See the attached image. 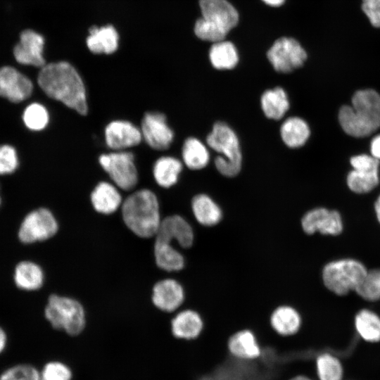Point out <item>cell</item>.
I'll list each match as a JSON object with an SVG mask.
<instances>
[{"label":"cell","instance_id":"d590c367","mask_svg":"<svg viewBox=\"0 0 380 380\" xmlns=\"http://www.w3.org/2000/svg\"><path fill=\"white\" fill-rule=\"evenodd\" d=\"M0 380H40V375L30 365H18L3 373Z\"/></svg>","mask_w":380,"mask_h":380},{"label":"cell","instance_id":"9c48e42d","mask_svg":"<svg viewBox=\"0 0 380 380\" xmlns=\"http://www.w3.org/2000/svg\"><path fill=\"white\" fill-rule=\"evenodd\" d=\"M200 16L228 35L240 23V13L229 0H198Z\"/></svg>","mask_w":380,"mask_h":380},{"label":"cell","instance_id":"4dcf8cb0","mask_svg":"<svg viewBox=\"0 0 380 380\" xmlns=\"http://www.w3.org/2000/svg\"><path fill=\"white\" fill-rule=\"evenodd\" d=\"M44 275L42 269L35 263L24 261L20 262L15 272L16 285L25 290H36L43 284Z\"/></svg>","mask_w":380,"mask_h":380},{"label":"cell","instance_id":"83f0119b","mask_svg":"<svg viewBox=\"0 0 380 380\" xmlns=\"http://www.w3.org/2000/svg\"><path fill=\"white\" fill-rule=\"evenodd\" d=\"M182 157L185 165L194 170L204 168L210 160L208 147L201 140L192 137L184 141Z\"/></svg>","mask_w":380,"mask_h":380},{"label":"cell","instance_id":"4fadbf2b","mask_svg":"<svg viewBox=\"0 0 380 380\" xmlns=\"http://www.w3.org/2000/svg\"><path fill=\"white\" fill-rule=\"evenodd\" d=\"M44 45V38L42 34L30 29L25 30L13 49L15 59L20 64L42 68L46 64Z\"/></svg>","mask_w":380,"mask_h":380},{"label":"cell","instance_id":"ac0fdd59","mask_svg":"<svg viewBox=\"0 0 380 380\" xmlns=\"http://www.w3.org/2000/svg\"><path fill=\"white\" fill-rule=\"evenodd\" d=\"M184 291L176 280L165 279L158 281L153 286L152 301L160 310L173 312L184 302Z\"/></svg>","mask_w":380,"mask_h":380},{"label":"cell","instance_id":"5bb4252c","mask_svg":"<svg viewBox=\"0 0 380 380\" xmlns=\"http://www.w3.org/2000/svg\"><path fill=\"white\" fill-rule=\"evenodd\" d=\"M33 90L31 80L11 66L0 68V96L11 102L23 101L30 96Z\"/></svg>","mask_w":380,"mask_h":380},{"label":"cell","instance_id":"5b68a950","mask_svg":"<svg viewBox=\"0 0 380 380\" xmlns=\"http://www.w3.org/2000/svg\"><path fill=\"white\" fill-rule=\"evenodd\" d=\"M45 316L52 327L75 336L85 326V313L82 305L76 300L51 295L45 308Z\"/></svg>","mask_w":380,"mask_h":380},{"label":"cell","instance_id":"8fae6325","mask_svg":"<svg viewBox=\"0 0 380 380\" xmlns=\"http://www.w3.org/2000/svg\"><path fill=\"white\" fill-rule=\"evenodd\" d=\"M58 231V223L53 214L46 208L30 213L21 224L18 236L23 243H33L52 237Z\"/></svg>","mask_w":380,"mask_h":380},{"label":"cell","instance_id":"d6a6232c","mask_svg":"<svg viewBox=\"0 0 380 380\" xmlns=\"http://www.w3.org/2000/svg\"><path fill=\"white\" fill-rule=\"evenodd\" d=\"M319 380H341L343 368L339 360L330 354H322L317 360Z\"/></svg>","mask_w":380,"mask_h":380},{"label":"cell","instance_id":"d4e9b609","mask_svg":"<svg viewBox=\"0 0 380 380\" xmlns=\"http://www.w3.org/2000/svg\"><path fill=\"white\" fill-rule=\"evenodd\" d=\"M310 129L308 124L301 118L290 117L280 127V136L284 144L290 148L303 146L308 140Z\"/></svg>","mask_w":380,"mask_h":380},{"label":"cell","instance_id":"b9f144b4","mask_svg":"<svg viewBox=\"0 0 380 380\" xmlns=\"http://www.w3.org/2000/svg\"><path fill=\"white\" fill-rule=\"evenodd\" d=\"M6 335L4 331L0 328V353L4 350L6 344Z\"/></svg>","mask_w":380,"mask_h":380},{"label":"cell","instance_id":"3957f363","mask_svg":"<svg viewBox=\"0 0 380 380\" xmlns=\"http://www.w3.org/2000/svg\"><path fill=\"white\" fill-rule=\"evenodd\" d=\"M122 216L125 225L142 238L155 236L162 220L156 196L146 189L127 197L122 203Z\"/></svg>","mask_w":380,"mask_h":380},{"label":"cell","instance_id":"603a6c76","mask_svg":"<svg viewBox=\"0 0 380 380\" xmlns=\"http://www.w3.org/2000/svg\"><path fill=\"white\" fill-rule=\"evenodd\" d=\"M260 105L264 115L269 119H281L290 107L286 91L280 87L265 91L260 97Z\"/></svg>","mask_w":380,"mask_h":380},{"label":"cell","instance_id":"2e32d148","mask_svg":"<svg viewBox=\"0 0 380 380\" xmlns=\"http://www.w3.org/2000/svg\"><path fill=\"white\" fill-rule=\"evenodd\" d=\"M141 139V129L127 120L112 121L105 129L106 145L114 151H123L135 146Z\"/></svg>","mask_w":380,"mask_h":380},{"label":"cell","instance_id":"7c38bea8","mask_svg":"<svg viewBox=\"0 0 380 380\" xmlns=\"http://www.w3.org/2000/svg\"><path fill=\"white\" fill-rule=\"evenodd\" d=\"M142 139L155 150L167 149L174 139V132L167 122L163 113L147 112L141 123Z\"/></svg>","mask_w":380,"mask_h":380},{"label":"cell","instance_id":"f546056e","mask_svg":"<svg viewBox=\"0 0 380 380\" xmlns=\"http://www.w3.org/2000/svg\"><path fill=\"white\" fill-rule=\"evenodd\" d=\"M154 255L157 265L168 272L179 271L184 266V258L170 242L156 241Z\"/></svg>","mask_w":380,"mask_h":380},{"label":"cell","instance_id":"6da1fadb","mask_svg":"<svg viewBox=\"0 0 380 380\" xmlns=\"http://www.w3.org/2000/svg\"><path fill=\"white\" fill-rule=\"evenodd\" d=\"M37 82L50 98L82 115L88 112L86 89L76 69L66 61L50 63L41 68Z\"/></svg>","mask_w":380,"mask_h":380},{"label":"cell","instance_id":"277c9868","mask_svg":"<svg viewBox=\"0 0 380 380\" xmlns=\"http://www.w3.org/2000/svg\"><path fill=\"white\" fill-rule=\"evenodd\" d=\"M209 148L218 153L214 165L220 174L226 177L236 176L241 170L242 153L239 139L234 129L226 122H216L207 135Z\"/></svg>","mask_w":380,"mask_h":380},{"label":"cell","instance_id":"1f68e13d","mask_svg":"<svg viewBox=\"0 0 380 380\" xmlns=\"http://www.w3.org/2000/svg\"><path fill=\"white\" fill-rule=\"evenodd\" d=\"M355 324L357 333L365 341H380V318L374 312L368 310L360 311L355 317Z\"/></svg>","mask_w":380,"mask_h":380},{"label":"cell","instance_id":"8992f818","mask_svg":"<svg viewBox=\"0 0 380 380\" xmlns=\"http://www.w3.org/2000/svg\"><path fill=\"white\" fill-rule=\"evenodd\" d=\"M367 272L361 262L352 259L333 261L323 269L322 279L326 287L343 296L357 289Z\"/></svg>","mask_w":380,"mask_h":380},{"label":"cell","instance_id":"74e56055","mask_svg":"<svg viewBox=\"0 0 380 380\" xmlns=\"http://www.w3.org/2000/svg\"><path fill=\"white\" fill-rule=\"evenodd\" d=\"M18 165V160L15 148L9 145L0 146V174L13 172Z\"/></svg>","mask_w":380,"mask_h":380},{"label":"cell","instance_id":"f35d334b","mask_svg":"<svg viewBox=\"0 0 380 380\" xmlns=\"http://www.w3.org/2000/svg\"><path fill=\"white\" fill-rule=\"evenodd\" d=\"M362 9L370 23L380 27V0H362Z\"/></svg>","mask_w":380,"mask_h":380},{"label":"cell","instance_id":"e575fe53","mask_svg":"<svg viewBox=\"0 0 380 380\" xmlns=\"http://www.w3.org/2000/svg\"><path fill=\"white\" fill-rule=\"evenodd\" d=\"M362 298L376 301L380 299V270H372L367 272L364 279L355 289Z\"/></svg>","mask_w":380,"mask_h":380},{"label":"cell","instance_id":"ba28073f","mask_svg":"<svg viewBox=\"0 0 380 380\" xmlns=\"http://www.w3.org/2000/svg\"><path fill=\"white\" fill-rule=\"evenodd\" d=\"M99 163L114 184L121 189L129 191L138 182V172L134 156L131 152L115 151L99 156Z\"/></svg>","mask_w":380,"mask_h":380},{"label":"cell","instance_id":"cb8c5ba5","mask_svg":"<svg viewBox=\"0 0 380 380\" xmlns=\"http://www.w3.org/2000/svg\"><path fill=\"white\" fill-rule=\"evenodd\" d=\"M172 331L177 338L193 339L201 334L203 322L201 315L195 310L179 312L172 320Z\"/></svg>","mask_w":380,"mask_h":380},{"label":"cell","instance_id":"44dd1931","mask_svg":"<svg viewBox=\"0 0 380 380\" xmlns=\"http://www.w3.org/2000/svg\"><path fill=\"white\" fill-rule=\"evenodd\" d=\"M94 208L100 213L109 215L122 205V196L113 184L107 182H99L91 194Z\"/></svg>","mask_w":380,"mask_h":380},{"label":"cell","instance_id":"4316f807","mask_svg":"<svg viewBox=\"0 0 380 380\" xmlns=\"http://www.w3.org/2000/svg\"><path fill=\"white\" fill-rule=\"evenodd\" d=\"M270 323L278 334L289 336L296 333L300 329L301 317L295 308L289 305H281L272 312Z\"/></svg>","mask_w":380,"mask_h":380},{"label":"cell","instance_id":"484cf974","mask_svg":"<svg viewBox=\"0 0 380 380\" xmlns=\"http://www.w3.org/2000/svg\"><path fill=\"white\" fill-rule=\"evenodd\" d=\"M182 170V162L172 156L160 157L154 163L153 175L156 183L163 188L175 185Z\"/></svg>","mask_w":380,"mask_h":380},{"label":"cell","instance_id":"7a4b0ae2","mask_svg":"<svg viewBox=\"0 0 380 380\" xmlns=\"http://www.w3.org/2000/svg\"><path fill=\"white\" fill-rule=\"evenodd\" d=\"M338 120L344 132L355 137H367L380 127V95L373 89L356 91L352 106H343Z\"/></svg>","mask_w":380,"mask_h":380},{"label":"cell","instance_id":"52a82bcc","mask_svg":"<svg viewBox=\"0 0 380 380\" xmlns=\"http://www.w3.org/2000/svg\"><path fill=\"white\" fill-rule=\"evenodd\" d=\"M266 58L276 72L286 74L301 68L308 58V53L296 38L281 36L269 46Z\"/></svg>","mask_w":380,"mask_h":380},{"label":"cell","instance_id":"60d3db41","mask_svg":"<svg viewBox=\"0 0 380 380\" xmlns=\"http://www.w3.org/2000/svg\"><path fill=\"white\" fill-rule=\"evenodd\" d=\"M261 2H262L265 6L277 8H279L282 6H284L286 1V0H260Z\"/></svg>","mask_w":380,"mask_h":380},{"label":"cell","instance_id":"30bf717a","mask_svg":"<svg viewBox=\"0 0 380 380\" xmlns=\"http://www.w3.org/2000/svg\"><path fill=\"white\" fill-rule=\"evenodd\" d=\"M353 170L347 177V184L353 191L367 193L375 188L379 182V160L372 156L362 154L350 158Z\"/></svg>","mask_w":380,"mask_h":380},{"label":"cell","instance_id":"f1b7e54d","mask_svg":"<svg viewBox=\"0 0 380 380\" xmlns=\"http://www.w3.org/2000/svg\"><path fill=\"white\" fill-rule=\"evenodd\" d=\"M228 347L234 355L240 358L253 359L260 354L255 336L249 330L234 334L229 340Z\"/></svg>","mask_w":380,"mask_h":380},{"label":"cell","instance_id":"9a60e30c","mask_svg":"<svg viewBox=\"0 0 380 380\" xmlns=\"http://www.w3.org/2000/svg\"><path fill=\"white\" fill-rule=\"evenodd\" d=\"M301 225L308 234L319 232L322 234L337 235L343 229L339 213L324 208H317L307 212L301 220Z\"/></svg>","mask_w":380,"mask_h":380},{"label":"cell","instance_id":"ee69618b","mask_svg":"<svg viewBox=\"0 0 380 380\" xmlns=\"http://www.w3.org/2000/svg\"><path fill=\"white\" fill-rule=\"evenodd\" d=\"M291 380H311V379L305 376H300L295 377Z\"/></svg>","mask_w":380,"mask_h":380},{"label":"cell","instance_id":"d6986e66","mask_svg":"<svg viewBox=\"0 0 380 380\" xmlns=\"http://www.w3.org/2000/svg\"><path fill=\"white\" fill-rule=\"evenodd\" d=\"M208 58L214 69L225 71L233 70L238 65L240 55L234 42L226 39L210 44Z\"/></svg>","mask_w":380,"mask_h":380},{"label":"cell","instance_id":"ab89813d","mask_svg":"<svg viewBox=\"0 0 380 380\" xmlns=\"http://www.w3.org/2000/svg\"><path fill=\"white\" fill-rule=\"evenodd\" d=\"M371 153L372 156L380 160V134L376 136L371 142Z\"/></svg>","mask_w":380,"mask_h":380},{"label":"cell","instance_id":"8d00e7d4","mask_svg":"<svg viewBox=\"0 0 380 380\" xmlns=\"http://www.w3.org/2000/svg\"><path fill=\"white\" fill-rule=\"evenodd\" d=\"M71 372L65 365L58 362L48 363L44 368L40 380H70Z\"/></svg>","mask_w":380,"mask_h":380},{"label":"cell","instance_id":"e0dca14e","mask_svg":"<svg viewBox=\"0 0 380 380\" xmlns=\"http://www.w3.org/2000/svg\"><path fill=\"white\" fill-rule=\"evenodd\" d=\"M155 236L156 241L170 243L176 241L184 248H190L194 239L191 224L178 215L168 216L162 220Z\"/></svg>","mask_w":380,"mask_h":380},{"label":"cell","instance_id":"836d02e7","mask_svg":"<svg viewBox=\"0 0 380 380\" xmlns=\"http://www.w3.org/2000/svg\"><path fill=\"white\" fill-rule=\"evenodd\" d=\"M23 120L27 128L39 131L46 127L49 115L48 110L43 105L39 103H32L25 109Z\"/></svg>","mask_w":380,"mask_h":380},{"label":"cell","instance_id":"7402d4cb","mask_svg":"<svg viewBox=\"0 0 380 380\" xmlns=\"http://www.w3.org/2000/svg\"><path fill=\"white\" fill-rule=\"evenodd\" d=\"M191 210L197 222L203 226L216 225L222 218L221 208L205 194H199L193 197Z\"/></svg>","mask_w":380,"mask_h":380},{"label":"cell","instance_id":"ffe728a7","mask_svg":"<svg viewBox=\"0 0 380 380\" xmlns=\"http://www.w3.org/2000/svg\"><path fill=\"white\" fill-rule=\"evenodd\" d=\"M118 41L117 30L110 25L99 27H91L86 40L89 51L96 54L114 53L118 47Z\"/></svg>","mask_w":380,"mask_h":380},{"label":"cell","instance_id":"7bdbcfd3","mask_svg":"<svg viewBox=\"0 0 380 380\" xmlns=\"http://www.w3.org/2000/svg\"><path fill=\"white\" fill-rule=\"evenodd\" d=\"M375 210L376 213V217L380 222V196H379L378 199L376 200L375 203Z\"/></svg>","mask_w":380,"mask_h":380}]
</instances>
